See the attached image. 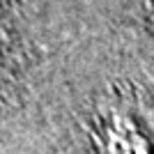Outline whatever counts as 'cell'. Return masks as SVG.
I'll return each mask as SVG.
<instances>
[{
  "instance_id": "7a4b0ae2",
  "label": "cell",
  "mask_w": 154,
  "mask_h": 154,
  "mask_svg": "<svg viewBox=\"0 0 154 154\" xmlns=\"http://www.w3.org/2000/svg\"><path fill=\"white\" fill-rule=\"evenodd\" d=\"M2 44H5V37H2V28H0V55H2Z\"/></svg>"
},
{
  "instance_id": "6da1fadb",
  "label": "cell",
  "mask_w": 154,
  "mask_h": 154,
  "mask_svg": "<svg viewBox=\"0 0 154 154\" xmlns=\"http://www.w3.org/2000/svg\"><path fill=\"white\" fill-rule=\"evenodd\" d=\"M90 154H154L152 138L127 99L113 97L97 108L90 124Z\"/></svg>"
}]
</instances>
